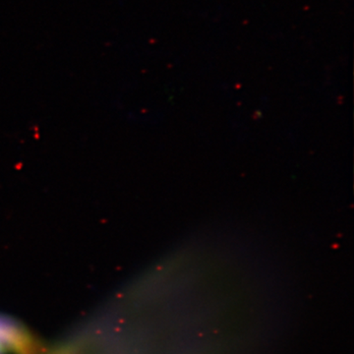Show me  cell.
Returning <instances> with one entry per match:
<instances>
[{
  "label": "cell",
  "mask_w": 354,
  "mask_h": 354,
  "mask_svg": "<svg viewBox=\"0 0 354 354\" xmlns=\"http://www.w3.org/2000/svg\"><path fill=\"white\" fill-rule=\"evenodd\" d=\"M0 351L14 354H37L32 335L19 323L0 315Z\"/></svg>",
  "instance_id": "6da1fadb"
}]
</instances>
